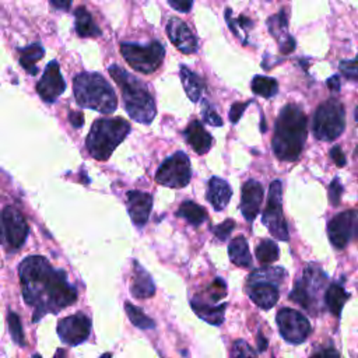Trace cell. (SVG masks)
<instances>
[{"mask_svg":"<svg viewBox=\"0 0 358 358\" xmlns=\"http://www.w3.org/2000/svg\"><path fill=\"white\" fill-rule=\"evenodd\" d=\"M21 292L34 308L32 322L46 313H59L77 301V289L69 284L64 270L53 268L43 256H28L18 266Z\"/></svg>","mask_w":358,"mask_h":358,"instance_id":"6da1fadb","label":"cell"},{"mask_svg":"<svg viewBox=\"0 0 358 358\" xmlns=\"http://www.w3.org/2000/svg\"><path fill=\"white\" fill-rule=\"evenodd\" d=\"M263 201V187L262 185L255 180L249 179L242 186V196H241V211L245 220L253 221L260 210V204Z\"/></svg>","mask_w":358,"mask_h":358,"instance_id":"d6986e66","label":"cell"},{"mask_svg":"<svg viewBox=\"0 0 358 358\" xmlns=\"http://www.w3.org/2000/svg\"><path fill=\"white\" fill-rule=\"evenodd\" d=\"M169 6L180 13H189L193 7V0H168Z\"/></svg>","mask_w":358,"mask_h":358,"instance_id":"7bdbcfd3","label":"cell"},{"mask_svg":"<svg viewBox=\"0 0 358 358\" xmlns=\"http://www.w3.org/2000/svg\"><path fill=\"white\" fill-rule=\"evenodd\" d=\"M231 196H232V189L227 180L217 176H213L208 180L207 200L214 207L215 211H221L222 208H225L231 200Z\"/></svg>","mask_w":358,"mask_h":358,"instance_id":"7402d4cb","label":"cell"},{"mask_svg":"<svg viewBox=\"0 0 358 358\" xmlns=\"http://www.w3.org/2000/svg\"><path fill=\"white\" fill-rule=\"evenodd\" d=\"M91 333V319L83 312L63 317L57 323V334L60 340L69 345L84 343Z\"/></svg>","mask_w":358,"mask_h":358,"instance_id":"5bb4252c","label":"cell"},{"mask_svg":"<svg viewBox=\"0 0 358 358\" xmlns=\"http://www.w3.org/2000/svg\"><path fill=\"white\" fill-rule=\"evenodd\" d=\"M64 350H62V348H59L57 351H56V355L53 357V358H64Z\"/></svg>","mask_w":358,"mask_h":358,"instance_id":"f907efd6","label":"cell"},{"mask_svg":"<svg viewBox=\"0 0 358 358\" xmlns=\"http://www.w3.org/2000/svg\"><path fill=\"white\" fill-rule=\"evenodd\" d=\"M21 56H20V64L22 66V69L31 74L35 76L38 73V67H36V62H39L43 55H45V49L42 48V45L39 43H32L27 48H22L20 50Z\"/></svg>","mask_w":358,"mask_h":358,"instance_id":"83f0119b","label":"cell"},{"mask_svg":"<svg viewBox=\"0 0 358 358\" xmlns=\"http://www.w3.org/2000/svg\"><path fill=\"white\" fill-rule=\"evenodd\" d=\"M130 294L140 299L150 298L155 294V284H154L151 275L140 266V263L137 260H133Z\"/></svg>","mask_w":358,"mask_h":358,"instance_id":"44dd1931","label":"cell"},{"mask_svg":"<svg viewBox=\"0 0 358 358\" xmlns=\"http://www.w3.org/2000/svg\"><path fill=\"white\" fill-rule=\"evenodd\" d=\"M180 80H182V85L183 90L187 95V98L192 102H199L201 98V92L204 90V81L200 76H197L196 73H193L192 70H189L185 64L180 66Z\"/></svg>","mask_w":358,"mask_h":358,"instance_id":"cb8c5ba5","label":"cell"},{"mask_svg":"<svg viewBox=\"0 0 358 358\" xmlns=\"http://www.w3.org/2000/svg\"><path fill=\"white\" fill-rule=\"evenodd\" d=\"M3 239L10 250H18L28 235V224L21 211L15 207L7 206L1 213Z\"/></svg>","mask_w":358,"mask_h":358,"instance_id":"4fadbf2b","label":"cell"},{"mask_svg":"<svg viewBox=\"0 0 358 358\" xmlns=\"http://www.w3.org/2000/svg\"><path fill=\"white\" fill-rule=\"evenodd\" d=\"M344 129L345 109L338 99L330 98L317 106L312 123V131L317 140L333 141L341 136Z\"/></svg>","mask_w":358,"mask_h":358,"instance_id":"ba28073f","label":"cell"},{"mask_svg":"<svg viewBox=\"0 0 358 358\" xmlns=\"http://www.w3.org/2000/svg\"><path fill=\"white\" fill-rule=\"evenodd\" d=\"M326 84H327L329 90H331V91H338V90H340V87H341L340 77H338L337 74H334V76H331L330 78H327Z\"/></svg>","mask_w":358,"mask_h":358,"instance_id":"7dc6e473","label":"cell"},{"mask_svg":"<svg viewBox=\"0 0 358 358\" xmlns=\"http://www.w3.org/2000/svg\"><path fill=\"white\" fill-rule=\"evenodd\" d=\"M124 310H126L130 322L136 327H138L141 330H148V329H154L155 327V322L151 317H148L138 306H136V305H133L130 302H126L124 303Z\"/></svg>","mask_w":358,"mask_h":358,"instance_id":"1f68e13d","label":"cell"},{"mask_svg":"<svg viewBox=\"0 0 358 358\" xmlns=\"http://www.w3.org/2000/svg\"><path fill=\"white\" fill-rule=\"evenodd\" d=\"M231 358H257V355L246 341L236 340L231 350Z\"/></svg>","mask_w":358,"mask_h":358,"instance_id":"d590c367","label":"cell"},{"mask_svg":"<svg viewBox=\"0 0 358 358\" xmlns=\"http://www.w3.org/2000/svg\"><path fill=\"white\" fill-rule=\"evenodd\" d=\"M190 176L192 166L189 157L183 151H176L159 165L155 180L162 186L185 187L190 182Z\"/></svg>","mask_w":358,"mask_h":358,"instance_id":"8fae6325","label":"cell"},{"mask_svg":"<svg viewBox=\"0 0 358 358\" xmlns=\"http://www.w3.org/2000/svg\"><path fill=\"white\" fill-rule=\"evenodd\" d=\"M287 27H288V20H287V14L284 10H280L277 14L271 15L267 20V28H268L270 34L275 39H278V42H282L288 36Z\"/></svg>","mask_w":358,"mask_h":358,"instance_id":"4dcf8cb0","label":"cell"},{"mask_svg":"<svg viewBox=\"0 0 358 358\" xmlns=\"http://www.w3.org/2000/svg\"><path fill=\"white\" fill-rule=\"evenodd\" d=\"M355 236L358 238V211H357V217H355Z\"/></svg>","mask_w":358,"mask_h":358,"instance_id":"816d5d0a","label":"cell"},{"mask_svg":"<svg viewBox=\"0 0 358 358\" xmlns=\"http://www.w3.org/2000/svg\"><path fill=\"white\" fill-rule=\"evenodd\" d=\"M281 194H282V185L280 180H274L268 189V197H267L266 208L263 211L262 221L275 239L287 242L289 235H288L287 222L282 215V196Z\"/></svg>","mask_w":358,"mask_h":358,"instance_id":"30bf717a","label":"cell"},{"mask_svg":"<svg viewBox=\"0 0 358 358\" xmlns=\"http://www.w3.org/2000/svg\"><path fill=\"white\" fill-rule=\"evenodd\" d=\"M330 157H331L333 162H334L338 168L344 166L345 162H347V161H345V155H344V152H343V150H341L340 145H334V147L330 148Z\"/></svg>","mask_w":358,"mask_h":358,"instance_id":"b9f144b4","label":"cell"},{"mask_svg":"<svg viewBox=\"0 0 358 358\" xmlns=\"http://www.w3.org/2000/svg\"><path fill=\"white\" fill-rule=\"evenodd\" d=\"M327 282L326 274L317 266L305 267L302 277L298 278L294 284L292 291L289 292V299L302 306L312 315H317L320 308V294Z\"/></svg>","mask_w":358,"mask_h":358,"instance_id":"52a82bcc","label":"cell"},{"mask_svg":"<svg viewBox=\"0 0 358 358\" xmlns=\"http://www.w3.org/2000/svg\"><path fill=\"white\" fill-rule=\"evenodd\" d=\"M66 90V81L62 77L59 63L52 60L45 67L41 80L36 83V92L43 102L53 103Z\"/></svg>","mask_w":358,"mask_h":358,"instance_id":"9a60e30c","label":"cell"},{"mask_svg":"<svg viewBox=\"0 0 358 358\" xmlns=\"http://www.w3.org/2000/svg\"><path fill=\"white\" fill-rule=\"evenodd\" d=\"M127 211L133 221V224L138 228L144 227L148 221L151 208H152V197L150 193H144L140 190H130L126 194Z\"/></svg>","mask_w":358,"mask_h":358,"instance_id":"ac0fdd59","label":"cell"},{"mask_svg":"<svg viewBox=\"0 0 358 358\" xmlns=\"http://www.w3.org/2000/svg\"><path fill=\"white\" fill-rule=\"evenodd\" d=\"M190 306L199 317H201L204 322H207L210 324L220 326L224 322V313H225L227 303H218V305L208 303V302H204L194 296L190 301Z\"/></svg>","mask_w":358,"mask_h":358,"instance_id":"603a6c76","label":"cell"},{"mask_svg":"<svg viewBox=\"0 0 358 358\" xmlns=\"http://www.w3.org/2000/svg\"><path fill=\"white\" fill-rule=\"evenodd\" d=\"M69 122H70L71 126L76 127V129L83 127V124H84V115H83V112L70 110V113H69Z\"/></svg>","mask_w":358,"mask_h":358,"instance_id":"bcb514c9","label":"cell"},{"mask_svg":"<svg viewBox=\"0 0 358 358\" xmlns=\"http://www.w3.org/2000/svg\"><path fill=\"white\" fill-rule=\"evenodd\" d=\"M108 71L122 91L127 115L141 124H150L155 117L157 108L147 85L117 64H110Z\"/></svg>","mask_w":358,"mask_h":358,"instance_id":"3957f363","label":"cell"},{"mask_svg":"<svg viewBox=\"0 0 358 358\" xmlns=\"http://www.w3.org/2000/svg\"><path fill=\"white\" fill-rule=\"evenodd\" d=\"M357 211H344L334 215L327 224V235L331 245L337 249L347 246L350 239L355 236Z\"/></svg>","mask_w":358,"mask_h":358,"instance_id":"2e32d148","label":"cell"},{"mask_svg":"<svg viewBox=\"0 0 358 358\" xmlns=\"http://www.w3.org/2000/svg\"><path fill=\"white\" fill-rule=\"evenodd\" d=\"M73 91L76 102L81 108L94 109L109 115L116 110L117 99L110 84L94 71H84L74 77Z\"/></svg>","mask_w":358,"mask_h":358,"instance_id":"277c9868","label":"cell"},{"mask_svg":"<svg viewBox=\"0 0 358 358\" xmlns=\"http://www.w3.org/2000/svg\"><path fill=\"white\" fill-rule=\"evenodd\" d=\"M8 327H10V334L11 338L20 345V347H25V337H24V331H22V326L20 322V317L17 313L14 312H8Z\"/></svg>","mask_w":358,"mask_h":358,"instance_id":"e575fe53","label":"cell"},{"mask_svg":"<svg viewBox=\"0 0 358 358\" xmlns=\"http://www.w3.org/2000/svg\"><path fill=\"white\" fill-rule=\"evenodd\" d=\"M285 277L287 271L281 267H262L253 270L246 280V292L259 308L270 309L278 301V285Z\"/></svg>","mask_w":358,"mask_h":358,"instance_id":"8992f818","label":"cell"},{"mask_svg":"<svg viewBox=\"0 0 358 358\" xmlns=\"http://www.w3.org/2000/svg\"><path fill=\"white\" fill-rule=\"evenodd\" d=\"M308 136V119L303 110L295 105H285L274 126L271 147L281 161H295L299 158Z\"/></svg>","mask_w":358,"mask_h":358,"instance_id":"7a4b0ae2","label":"cell"},{"mask_svg":"<svg viewBox=\"0 0 358 358\" xmlns=\"http://www.w3.org/2000/svg\"><path fill=\"white\" fill-rule=\"evenodd\" d=\"M74 17H76V32L78 36L96 38V36L102 35L101 29L95 25L91 14L87 11V8L84 6L76 8Z\"/></svg>","mask_w":358,"mask_h":358,"instance_id":"484cf974","label":"cell"},{"mask_svg":"<svg viewBox=\"0 0 358 358\" xmlns=\"http://www.w3.org/2000/svg\"><path fill=\"white\" fill-rule=\"evenodd\" d=\"M256 257L260 263L263 264H270L274 263L280 253H278V246L274 241L271 239H262L260 243L256 246Z\"/></svg>","mask_w":358,"mask_h":358,"instance_id":"d6a6232c","label":"cell"},{"mask_svg":"<svg viewBox=\"0 0 358 358\" xmlns=\"http://www.w3.org/2000/svg\"><path fill=\"white\" fill-rule=\"evenodd\" d=\"M187 144L197 152L206 154L213 145V137L199 120H192L183 131Z\"/></svg>","mask_w":358,"mask_h":358,"instance_id":"ffe728a7","label":"cell"},{"mask_svg":"<svg viewBox=\"0 0 358 358\" xmlns=\"http://www.w3.org/2000/svg\"><path fill=\"white\" fill-rule=\"evenodd\" d=\"M250 85H252L253 94L263 98H273L278 92L277 80L266 76H255Z\"/></svg>","mask_w":358,"mask_h":358,"instance_id":"f546056e","label":"cell"},{"mask_svg":"<svg viewBox=\"0 0 358 358\" xmlns=\"http://www.w3.org/2000/svg\"><path fill=\"white\" fill-rule=\"evenodd\" d=\"M120 53L126 63L136 71L143 74L154 73L162 63L165 49L158 41H152L148 45L122 42Z\"/></svg>","mask_w":358,"mask_h":358,"instance_id":"9c48e42d","label":"cell"},{"mask_svg":"<svg viewBox=\"0 0 358 358\" xmlns=\"http://www.w3.org/2000/svg\"><path fill=\"white\" fill-rule=\"evenodd\" d=\"M294 49H295V39L291 35H288L282 42H280V52L282 55H288L294 52Z\"/></svg>","mask_w":358,"mask_h":358,"instance_id":"f6af8a7d","label":"cell"},{"mask_svg":"<svg viewBox=\"0 0 358 358\" xmlns=\"http://www.w3.org/2000/svg\"><path fill=\"white\" fill-rule=\"evenodd\" d=\"M129 131L130 124L123 117L96 119L85 140L90 155L98 161H106Z\"/></svg>","mask_w":358,"mask_h":358,"instance_id":"5b68a950","label":"cell"},{"mask_svg":"<svg viewBox=\"0 0 358 358\" xmlns=\"http://www.w3.org/2000/svg\"><path fill=\"white\" fill-rule=\"evenodd\" d=\"M341 74L348 80H358V57L352 60H341L338 64Z\"/></svg>","mask_w":358,"mask_h":358,"instance_id":"8d00e7d4","label":"cell"},{"mask_svg":"<svg viewBox=\"0 0 358 358\" xmlns=\"http://www.w3.org/2000/svg\"><path fill=\"white\" fill-rule=\"evenodd\" d=\"M227 295V284L225 281H222L221 278H215L203 292L201 295H196V298L208 302V303H214L217 301H220L221 298H224Z\"/></svg>","mask_w":358,"mask_h":358,"instance_id":"836d02e7","label":"cell"},{"mask_svg":"<svg viewBox=\"0 0 358 358\" xmlns=\"http://www.w3.org/2000/svg\"><path fill=\"white\" fill-rule=\"evenodd\" d=\"M234 228H235V221L231 220V218H228V220H225L224 222H221V224L213 227V234H214L220 241H225V239H228V236L231 235V232H232Z\"/></svg>","mask_w":358,"mask_h":358,"instance_id":"f35d334b","label":"cell"},{"mask_svg":"<svg viewBox=\"0 0 358 358\" xmlns=\"http://www.w3.org/2000/svg\"><path fill=\"white\" fill-rule=\"evenodd\" d=\"M176 215L185 218L193 227H199L207 218L206 210L203 207H200L199 204H196L194 201H190V200H186L179 206V208L176 211Z\"/></svg>","mask_w":358,"mask_h":358,"instance_id":"f1b7e54d","label":"cell"},{"mask_svg":"<svg viewBox=\"0 0 358 358\" xmlns=\"http://www.w3.org/2000/svg\"><path fill=\"white\" fill-rule=\"evenodd\" d=\"M267 345H268L267 338L262 333H257V351L263 352L267 348Z\"/></svg>","mask_w":358,"mask_h":358,"instance_id":"681fc988","label":"cell"},{"mask_svg":"<svg viewBox=\"0 0 358 358\" xmlns=\"http://www.w3.org/2000/svg\"><path fill=\"white\" fill-rule=\"evenodd\" d=\"M350 299V294L344 289V287L338 282H333L327 287L324 294V302L329 308V310L336 316H341V310L345 305V302Z\"/></svg>","mask_w":358,"mask_h":358,"instance_id":"d4e9b609","label":"cell"},{"mask_svg":"<svg viewBox=\"0 0 358 358\" xmlns=\"http://www.w3.org/2000/svg\"><path fill=\"white\" fill-rule=\"evenodd\" d=\"M341 193H343V185L338 178H334L330 185H329V200L330 203L337 207L341 200Z\"/></svg>","mask_w":358,"mask_h":358,"instance_id":"ab89813d","label":"cell"},{"mask_svg":"<svg viewBox=\"0 0 358 358\" xmlns=\"http://www.w3.org/2000/svg\"><path fill=\"white\" fill-rule=\"evenodd\" d=\"M50 4L59 10L67 11L71 7V0H49Z\"/></svg>","mask_w":358,"mask_h":358,"instance_id":"c3c4849f","label":"cell"},{"mask_svg":"<svg viewBox=\"0 0 358 358\" xmlns=\"http://www.w3.org/2000/svg\"><path fill=\"white\" fill-rule=\"evenodd\" d=\"M249 103H250V101L232 103V106H231V109H229V120H231L232 123H238L239 119H241V116H242V113H243V110L248 108Z\"/></svg>","mask_w":358,"mask_h":358,"instance_id":"60d3db41","label":"cell"},{"mask_svg":"<svg viewBox=\"0 0 358 358\" xmlns=\"http://www.w3.org/2000/svg\"><path fill=\"white\" fill-rule=\"evenodd\" d=\"M281 337L289 344H301L310 334L309 320L298 310L282 308L275 316Z\"/></svg>","mask_w":358,"mask_h":358,"instance_id":"7c38bea8","label":"cell"},{"mask_svg":"<svg viewBox=\"0 0 358 358\" xmlns=\"http://www.w3.org/2000/svg\"><path fill=\"white\" fill-rule=\"evenodd\" d=\"M34 358H41V357H39V355H38V354H36V355H35V357H34Z\"/></svg>","mask_w":358,"mask_h":358,"instance_id":"11a10c76","label":"cell"},{"mask_svg":"<svg viewBox=\"0 0 358 358\" xmlns=\"http://www.w3.org/2000/svg\"><path fill=\"white\" fill-rule=\"evenodd\" d=\"M99 358H112V354L110 352H105L102 357H99Z\"/></svg>","mask_w":358,"mask_h":358,"instance_id":"f5cc1de1","label":"cell"},{"mask_svg":"<svg viewBox=\"0 0 358 358\" xmlns=\"http://www.w3.org/2000/svg\"><path fill=\"white\" fill-rule=\"evenodd\" d=\"M357 151H358V148H357Z\"/></svg>","mask_w":358,"mask_h":358,"instance_id":"9f6ffc18","label":"cell"},{"mask_svg":"<svg viewBox=\"0 0 358 358\" xmlns=\"http://www.w3.org/2000/svg\"><path fill=\"white\" fill-rule=\"evenodd\" d=\"M228 256L231 262L239 267H249L252 263V256L249 252V245L245 236L239 235L234 238L228 245Z\"/></svg>","mask_w":358,"mask_h":358,"instance_id":"4316f807","label":"cell"},{"mask_svg":"<svg viewBox=\"0 0 358 358\" xmlns=\"http://www.w3.org/2000/svg\"><path fill=\"white\" fill-rule=\"evenodd\" d=\"M338 357H340L338 351L331 345L326 347V348H322V350H319V351H316L310 355V358H338Z\"/></svg>","mask_w":358,"mask_h":358,"instance_id":"ee69618b","label":"cell"},{"mask_svg":"<svg viewBox=\"0 0 358 358\" xmlns=\"http://www.w3.org/2000/svg\"><path fill=\"white\" fill-rule=\"evenodd\" d=\"M354 117H355V122H358V106L355 108V112H354Z\"/></svg>","mask_w":358,"mask_h":358,"instance_id":"db71d44e","label":"cell"},{"mask_svg":"<svg viewBox=\"0 0 358 358\" xmlns=\"http://www.w3.org/2000/svg\"><path fill=\"white\" fill-rule=\"evenodd\" d=\"M166 34L171 42L182 53H194L197 50V39L190 28L182 20L172 17L166 24Z\"/></svg>","mask_w":358,"mask_h":358,"instance_id":"e0dca14e","label":"cell"},{"mask_svg":"<svg viewBox=\"0 0 358 358\" xmlns=\"http://www.w3.org/2000/svg\"><path fill=\"white\" fill-rule=\"evenodd\" d=\"M201 113H203V120H204L206 123H208V124H211V126H217V127L222 126L221 117L218 116V113L213 109V106H211L207 101L203 102Z\"/></svg>","mask_w":358,"mask_h":358,"instance_id":"74e56055","label":"cell"}]
</instances>
